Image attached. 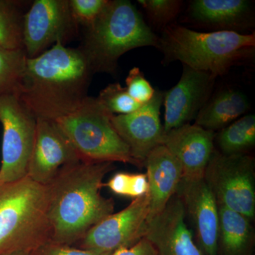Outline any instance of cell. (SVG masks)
I'll return each mask as SVG.
<instances>
[{"instance_id": "27", "label": "cell", "mask_w": 255, "mask_h": 255, "mask_svg": "<svg viewBox=\"0 0 255 255\" xmlns=\"http://www.w3.org/2000/svg\"><path fill=\"white\" fill-rule=\"evenodd\" d=\"M108 0H69L72 16L78 25L85 28L99 17Z\"/></svg>"}, {"instance_id": "6", "label": "cell", "mask_w": 255, "mask_h": 255, "mask_svg": "<svg viewBox=\"0 0 255 255\" xmlns=\"http://www.w3.org/2000/svg\"><path fill=\"white\" fill-rule=\"evenodd\" d=\"M113 116L97 98L87 97L78 109L54 122L81 161L140 165L114 128Z\"/></svg>"}, {"instance_id": "23", "label": "cell", "mask_w": 255, "mask_h": 255, "mask_svg": "<svg viewBox=\"0 0 255 255\" xmlns=\"http://www.w3.org/2000/svg\"><path fill=\"white\" fill-rule=\"evenodd\" d=\"M23 15L19 1L0 0V46L23 49Z\"/></svg>"}, {"instance_id": "12", "label": "cell", "mask_w": 255, "mask_h": 255, "mask_svg": "<svg viewBox=\"0 0 255 255\" xmlns=\"http://www.w3.org/2000/svg\"><path fill=\"white\" fill-rule=\"evenodd\" d=\"M163 97L164 94L155 91L152 100L138 110L112 117L114 128L128 147L132 158L140 165L151 151L163 145L165 132L159 117Z\"/></svg>"}, {"instance_id": "20", "label": "cell", "mask_w": 255, "mask_h": 255, "mask_svg": "<svg viewBox=\"0 0 255 255\" xmlns=\"http://www.w3.org/2000/svg\"><path fill=\"white\" fill-rule=\"evenodd\" d=\"M218 255H251L254 228L251 219L219 205Z\"/></svg>"}, {"instance_id": "11", "label": "cell", "mask_w": 255, "mask_h": 255, "mask_svg": "<svg viewBox=\"0 0 255 255\" xmlns=\"http://www.w3.org/2000/svg\"><path fill=\"white\" fill-rule=\"evenodd\" d=\"M80 161L78 154L54 121L36 119L34 142L28 165V177L47 186L63 167Z\"/></svg>"}, {"instance_id": "29", "label": "cell", "mask_w": 255, "mask_h": 255, "mask_svg": "<svg viewBox=\"0 0 255 255\" xmlns=\"http://www.w3.org/2000/svg\"><path fill=\"white\" fill-rule=\"evenodd\" d=\"M32 255H112L113 253H100L82 248H72L70 246L58 244L48 241L42 245L34 251Z\"/></svg>"}, {"instance_id": "30", "label": "cell", "mask_w": 255, "mask_h": 255, "mask_svg": "<svg viewBox=\"0 0 255 255\" xmlns=\"http://www.w3.org/2000/svg\"><path fill=\"white\" fill-rule=\"evenodd\" d=\"M112 255H157L155 248L145 238H142L133 246L121 248Z\"/></svg>"}, {"instance_id": "18", "label": "cell", "mask_w": 255, "mask_h": 255, "mask_svg": "<svg viewBox=\"0 0 255 255\" xmlns=\"http://www.w3.org/2000/svg\"><path fill=\"white\" fill-rule=\"evenodd\" d=\"M189 11L196 21L226 31L248 27L253 20L251 3L247 0H194Z\"/></svg>"}, {"instance_id": "21", "label": "cell", "mask_w": 255, "mask_h": 255, "mask_svg": "<svg viewBox=\"0 0 255 255\" xmlns=\"http://www.w3.org/2000/svg\"><path fill=\"white\" fill-rule=\"evenodd\" d=\"M224 155L246 154L255 144V117L248 114L220 130L215 137Z\"/></svg>"}, {"instance_id": "3", "label": "cell", "mask_w": 255, "mask_h": 255, "mask_svg": "<svg viewBox=\"0 0 255 255\" xmlns=\"http://www.w3.org/2000/svg\"><path fill=\"white\" fill-rule=\"evenodd\" d=\"M167 62L179 60L189 68L221 76L232 67L252 59L255 33L198 32L179 26H166L159 46Z\"/></svg>"}, {"instance_id": "4", "label": "cell", "mask_w": 255, "mask_h": 255, "mask_svg": "<svg viewBox=\"0 0 255 255\" xmlns=\"http://www.w3.org/2000/svg\"><path fill=\"white\" fill-rule=\"evenodd\" d=\"M159 46V38L128 0H108L99 17L85 28L80 50L95 73H114L124 53Z\"/></svg>"}, {"instance_id": "2", "label": "cell", "mask_w": 255, "mask_h": 255, "mask_svg": "<svg viewBox=\"0 0 255 255\" xmlns=\"http://www.w3.org/2000/svg\"><path fill=\"white\" fill-rule=\"evenodd\" d=\"M94 74L80 48L56 43L36 58H27L17 96L36 119L56 121L88 97Z\"/></svg>"}, {"instance_id": "22", "label": "cell", "mask_w": 255, "mask_h": 255, "mask_svg": "<svg viewBox=\"0 0 255 255\" xmlns=\"http://www.w3.org/2000/svg\"><path fill=\"white\" fill-rule=\"evenodd\" d=\"M27 58L23 49L0 46V96L17 95Z\"/></svg>"}, {"instance_id": "24", "label": "cell", "mask_w": 255, "mask_h": 255, "mask_svg": "<svg viewBox=\"0 0 255 255\" xmlns=\"http://www.w3.org/2000/svg\"><path fill=\"white\" fill-rule=\"evenodd\" d=\"M97 100L114 115H125L138 110L141 105L128 93L126 87L119 83L110 84L100 92Z\"/></svg>"}, {"instance_id": "9", "label": "cell", "mask_w": 255, "mask_h": 255, "mask_svg": "<svg viewBox=\"0 0 255 255\" xmlns=\"http://www.w3.org/2000/svg\"><path fill=\"white\" fill-rule=\"evenodd\" d=\"M69 0H36L23 15V47L33 58L56 44L64 45L77 31Z\"/></svg>"}, {"instance_id": "31", "label": "cell", "mask_w": 255, "mask_h": 255, "mask_svg": "<svg viewBox=\"0 0 255 255\" xmlns=\"http://www.w3.org/2000/svg\"><path fill=\"white\" fill-rule=\"evenodd\" d=\"M3 255H32L31 253L26 251H16L13 252V253H8V254H5Z\"/></svg>"}, {"instance_id": "25", "label": "cell", "mask_w": 255, "mask_h": 255, "mask_svg": "<svg viewBox=\"0 0 255 255\" xmlns=\"http://www.w3.org/2000/svg\"><path fill=\"white\" fill-rule=\"evenodd\" d=\"M111 191L118 195L134 199L145 195L148 191V182L146 174L118 172L106 184Z\"/></svg>"}, {"instance_id": "15", "label": "cell", "mask_w": 255, "mask_h": 255, "mask_svg": "<svg viewBox=\"0 0 255 255\" xmlns=\"http://www.w3.org/2000/svg\"><path fill=\"white\" fill-rule=\"evenodd\" d=\"M195 227L204 255H218L219 214L217 201L204 178L182 179L177 193Z\"/></svg>"}, {"instance_id": "16", "label": "cell", "mask_w": 255, "mask_h": 255, "mask_svg": "<svg viewBox=\"0 0 255 255\" xmlns=\"http://www.w3.org/2000/svg\"><path fill=\"white\" fill-rule=\"evenodd\" d=\"M215 132L196 124H186L166 132L163 145L181 164L182 179L204 178L214 152Z\"/></svg>"}, {"instance_id": "8", "label": "cell", "mask_w": 255, "mask_h": 255, "mask_svg": "<svg viewBox=\"0 0 255 255\" xmlns=\"http://www.w3.org/2000/svg\"><path fill=\"white\" fill-rule=\"evenodd\" d=\"M0 123L3 127L0 184L27 176L36 119L16 95L0 96Z\"/></svg>"}, {"instance_id": "13", "label": "cell", "mask_w": 255, "mask_h": 255, "mask_svg": "<svg viewBox=\"0 0 255 255\" xmlns=\"http://www.w3.org/2000/svg\"><path fill=\"white\" fill-rule=\"evenodd\" d=\"M216 77L184 65L180 80L164 94V132L196 119L210 100Z\"/></svg>"}, {"instance_id": "19", "label": "cell", "mask_w": 255, "mask_h": 255, "mask_svg": "<svg viewBox=\"0 0 255 255\" xmlns=\"http://www.w3.org/2000/svg\"><path fill=\"white\" fill-rule=\"evenodd\" d=\"M250 109L248 97L236 90H226L210 99L195 119L196 125L215 132L222 130Z\"/></svg>"}, {"instance_id": "1", "label": "cell", "mask_w": 255, "mask_h": 255, "mask_svg": "<svg viewBox=\"0 0 255 255\" xmlns=\"http://www.w3.org/2000/svg\"><path fill=\"white\" fill-rule=\"evenodd\" d=\"M113 162L80 161L60 169L46 186L50 241L71 246L114 214V201L102 196L103 179Z\"/></svg>"}, {"instance_id": "5", "label": "cell", "mask_w": 255, "mask_h": 255, "mask_svg": "<svg viewBox=\"0 0 255 255\" xmlns=\"http://www.w3.org/2000/svg\"><path fill=\"white\" fill-rule=\"evenodd\" d=\"M48 193L26 176L0 184V255L32 253L50 241Z\"/></svg>"}, {"instance_id": "10", "label": "cell", "mask_w": 255, "mask_h": 255, "mask_svg": "<svg viewBox=\"0 0 255 255\" xmlns=\"http://www.w3.org/2000/svg\"><path fill=\"white\" fill-rule=\"evenodd\" d=\"M148 209L147 194L134 199L125 209L92 228L80 241V248L114 253L133 246L145 236Z\"/></svg>"}, {"instance_id": "7", "label": "cell", "mask_w": 255, "mask_h": 255, "mask_svg": "<svg viewBox=\"0 0 255 255\" xmlns=\"http://www.w3.org/2000/svg\"><path fill=\"white\" fill-rule=\"evenodd\" d=\"M255 159L247 154L224 155L214 151L204 179L218 205L244 215L255 216Z\"/></svg>"}, {"instance_id": "26", "label": "cell", "mask_w": 255, "mask_h": 255, "mask_svg": "<svg viewBox=\"0 0 255 255\" xmlns=\"http://www.w3.org/2000/svg\"><path fill=\"white\" fill-rule=\"evenodd\" d=\"M137 2L152 23L160 26L168 24L177 16L183 4L179 0H138Z\"/></svg>"}, {"instance_id": "28", "label": "cell", "mask_w": 255, "mask_h": 255, "mask_svg": "<svg viewBox=\"0 0 255 255\" xmlns=\"http://www.w3.org/2000/svg\"><path fill=\"white\" fill-rule=\"evenodd\" d=\"M126 84L128 95L140 105H143L150 102L155 95L156 90L146 80L138 68H133L130 70L126 79Z\"/></svg>"}, {"instance_id": "14", "label": "cell", "mask_w": 255, "mask_h": 255, "mask_svg": "<svg viewBox=\"0 0 255 255\" xmlns=\"http://www.w3.org/2000/svg\"><path fill=\"white\" fill-rule=\"evenodd\" d=\"M182 199L175 194L146 224L145 236L157 255H204L185 222Z\"/></svg>"}, {"instance_id": "17", "label": "cell", "mask_w": 255, "mask_h": 255, "mask_svg": "<svg viewBox=\"0 0 255 255\" xmlns=\"http://www.w3.org/2000/svg\"><path fill=\"white\" fill-rule=\"evenodd\" d=\"M144 164L149 187L147 222L160 213L175 195L182 179V169L179 161L164 145L151 151Z\"/></svg>"}]
</instances>
